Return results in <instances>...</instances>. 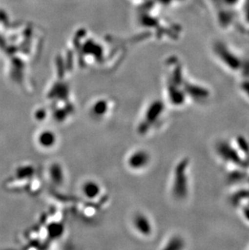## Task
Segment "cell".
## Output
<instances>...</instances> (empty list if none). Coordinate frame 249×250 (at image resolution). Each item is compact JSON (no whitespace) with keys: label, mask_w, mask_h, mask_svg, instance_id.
I'll use <instances>...</instances> for the list:
<instances>
[{"label":"cell","mask_w":249,"mask_h":250,"mask_svg":"<svg viewBox=\"0 0 249 250\" xmlns=\"http://www.w3.org/2000/svg\"><path fill=\"white\" fill-rule=\"evenodd\" d=\"M150 155L144 149H138L132 151L127 157L126 164L130 169L141 171L150 165Z\"/></svg>","instance_id":"cell-1"},{"label":"cell","mask_w":249,"mask_h":250,"mask_svg":"<svg viewBox=\"0 0 249 250\" xmlns=\"http://www.w3.org/2000/svg\"><path fill=\"white\" fill-rule=\"evenodd\" d=\"M132 224L135 231L142 236H148L152 233V224L145 214L136 213L133 217Z\"/></svg>","instance_id":"cell-2"},{"label":"cell","mask_w":249,"mask_h":250,"mask_svg":"<svg viewBox=\"0 0 249 250\" xmlns=\"http://www.w3.org/2000/svg\"><path fill=\"white\" fill-rule=\"evenodd\" d=\"M81 193L87 199H96L101 194V185L95 180H87L82 184Z\"/></svg>","instance_id":"cell-3"},{"label":"cell","mask_w":249,"mask_h":250,"mask_svg":"<svg viewBox=\"0 0 249 250\" xmlns=\"http://www.w3.org/2000/svg\"><path fill=\"white\" fill-rule=\"evenodd\" d=\"M37 141L42 148L50 149L56 145L58 137L54 131L50 129H45L38 134Z\"/></svg>","instance_id":"cell-4"},{"label":"cell","mask_w":249,"mask_h":250,"mask_svg":"<svg viewBox=\"0 0 249 250\" xmlns=\"http://www.w3.org/2000/svg\"><path fill=\"white\" fill-rule=\"evenodd\" d=\"M49 174H50V180L54 185L60 186L63 183L65 174H64L62 167L59 164H54L50 166Z\"/></svg>","instance_id":"cell-5"},{"label":"cell","mask_w":249,"mask_h":250,"mask_svg":"<svg viewBox=\"0 0 249 250\" xmlns=\"http://www.w3.org/2000/svg\"><path fill=\"white\" fill-rule=\"evenodd\" d=\"M108 102L106 101H98L92 105V108H91V113L95 117L102 118L108 112Z\"/></svg>","instance_id":"cell-6"}]
</instances>
